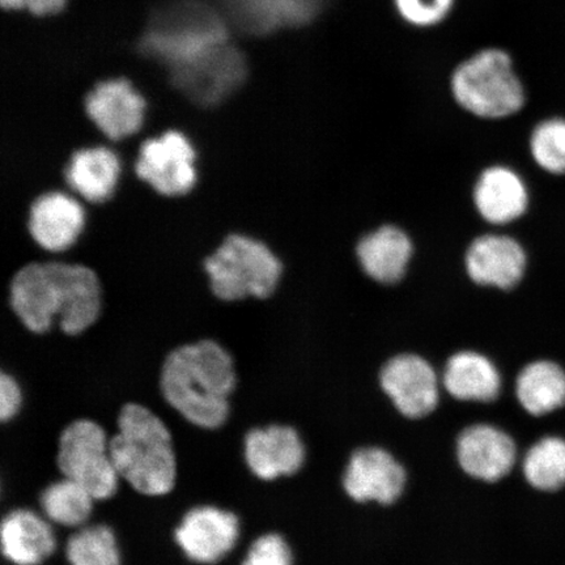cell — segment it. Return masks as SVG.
<instances>
[{
    "instance_id": "cell-34",
    "label": "cell",
    "mask_w": 565,
    "mask_h": 565,
    "mask_svg": "<svg viewBox=\"0 0 565 565\" xmlns=\"http://www.w3.org/2000/svg\"><path fill=\"white\" fill-rule=\"evenodd\" d=\"M444 397H445V395H444ZM451 401H454V399H451ZM458 404H459V402H458ZM462 405L466 407V412H468V415H469V424H470V423L472 422L471 408H470V406H469V405H466V404H462ZM406 420H407V419H405V423H406ZM405 423H404V424H402V428H404ZM402 428L399 429V433H398L397 437H395V440H394V443H393V445H392V449H393V447H394L395 441H397V439H398V436H399V434H401ZM392 449H391V450H392Z\"/></svg>"
},
{
    "instance_id": "cell-23",
    "label": "cell",
    "mask_w": 565,
    "mask_h": 565,
    "mask_svg": "<svg viewBox=\"0 0 565 565\" xmlns=\"http://www.w3.org/2000/svg\"><path fill=\"white\" fill-rule=\"evenodd\" d=\"M513 397L530 418L540 419L565 405V372L551 360L522 365L513 379Z\"/></svg>"
},
{
    "instance_id": "cell-27",
    "label": "cell",
    "mask_w": 565,
    "mask_h": 565,
    "mask_svg": "<svg viewBox=\"0 0 565 565\" xmlns=\"http://www.w3.org/2000/svg\"><path fill=\"white\" fill-rule=\"evenodd\" d=\"M70 565H121L115 532L106 525H86L70 536L66 545Z\"/></svg>"
},
{
    "instance_id": "cell-12",
    "label": "cell",
    "mask_w": 565,
    "mask_h": 565,
    "mask_svg": "<svg viewBox=\"0 0 565 565\" xmlns=\"http://www.w3.org/2000/svg\"><path fill=\"white\" fill-rule=\"evenodd\" d=\"M171 81L183 95L201 106L222 103L245 81L246 61L230 41L209 49L185 65L169 70Z\"/></svg>"
},
{
    "instance_id": "cell-5",
    "label": "cell",
    "mask_w": 565,
    "mask_h": 565,
    "mask_svg": "<svg viewBox=\"0 0 565 565\" xmlns=\"http://www.w3.org/2000/svg\"><path fill=\"white\" fill-rule=\"evenodd\" d=\"M455 102L480 119H503L524 108L525 92L513 62L501 49H483L459 65L450 79Z\"/></svg>"
},
{
    "instance_id": "cell-1",
    "label": "cell",
    "mask_w": 565,
    "mask_h": 565,
    "mask_svg": "<svg viewBox=\"0 0 565 565\" xmlns=\"http://www.w3.org/2000/svg\"><path fill=\"white\" fill-rule=\"evenodd\" d=\"M103 307L102 285L92 268L63 263H33L11 281V308L35 334L58 322L63 333L79 335L94 327Z\"/></svg>"
},
{
    "instance_id": "cell-4",
    "label": "cell",
    "mask_w": 565,
    "mask_h": 565,
    "mask_svg": "<svg viewBox=\"0 0 565 565\" xmlns=\"http://www.w3.org/2000/svg\"><path fill=\"white\" fill-rule=\"evenodd\" d=\"M227 41V19L222 11L201 0H172L148 21L139 47L148 58L172 70Z\"/></svg>"
},
{
    "instance_id": "cell-22",
    "label": "cell",
    "mask_w": 565,
    "mask_h": 565,
    "mask_svg": "<svg viewBox=\"0 0 565 565\" xmlns=\"http://www.w3.org/2000/svg\"><path fill=\"white\" fill-rule=\"evenodd\" d=\"M0 543L6 559L15 565H40L56 547L51 521L24 508L4 515Z\"/></svg>"
},
{
    "instance_id": "cell-3",
    "label": "cell",
    "mask_w": 565,
    "mask_h": 565,
    "mask_svg": "<svg viewBox=\"0 0 565 565\" xmlns=\"http://www.w3.org/2000/svg\"><path fill=\"white\" fill-rule=\"evenodd\" d=\"M117 434L109 441L119 478L146 497H164L177 482L171 430L140 404H126L118 414Z\"/></svg>"
},
{
    "instance_id": "cell-6",
    "label": "cell",
    "mask_w": 565,
    "mask_h": 565,
    "mask_svg": "<svg viewBox=\"0 0 565 565\" xmlns=\"http://www.w3.org/2000/svg\"><path fill=\"white\" fill-rule=\"evenodd\" d=\"M212 294L223 301L265 300L277 291L281 260L259 239L230 235L204 259Z\"/></svg>"
},
{
    "instance_id": "cell-13",
    "label": "cell",
    "mask_w": 565,
    "mask_h": 565,
    "mask_svg": "<svg viewBox=\"0 0 565 565\" xmlns=\"http://www.w3.org/2000/svg\"><path fill=\"white\" fill-rule=\"evenodd\" d=\"M195 159L194 147L182 132L167 131L140 146L136 172L161 195H186L196 182Z\"/></svg>"
},
{
    "instance_id": "cell-25",
    "label": "cell",
    "mask_w": 565,
    "mask_h": 565,
    "mask_svg": "<svg viewBox=\"0 0 565 565\" xmlns=\"http://www.w3.org/2000/svg\"><path fill=\"white\" fill-rule=\"evenodd\" d=\"M520 475L530 490L554 493L565 486V440L543 436L520 459Z\"/></svg>"
},
{
    "instance_id": "cell-24",
    "label": "cell",
    "mask_w": 565,
    "mask_h": 565,
    "mask_svg": "<svg viewBox=\"0 0 565 565\" xmlns=\"http://www.w3.org/2000/svg\"><path fill=\"white\" fill-rule=\"evenodd\" d=\"M121 161L106 147L82 148L66 167L67 185L90 203H104L115 193Z\"/></svg>"
},
{
    "instance_id": "cell-29",
    "label": "cell",
    "mask_w": 565,
    "mask_h": 565,
    "mask_svg": "<svg viewBox=\"0 0 565 565\" xmlns=\"http://www.w3.org/2000/svg\"><path fill=\"white\" fill-rule=\"evenodd\" d=\"M242 565H298V554L280 530H268L250 543Z\"/></svg>"
},
{
    "instance_id": "cell-8",
    "label": "cell",
    "mask_w": 565,
    "mask_h": 565,
    "mask_svg": "<svg viewBox=\"0 0 565 565\" xmlns=\"http://www.w3.org/2000/svg\"><path fill=\"white\" fill-rule=\"evenodd\" d=\"M377 380L395 412L407 420L427 419L441 405L440 369L418 351L393 353L381 364Z\"/></svg>"
},
{
    "instance_id": "cell-14",
    "label": "cell",
    "mask_w": 565,
    "mask_h": 565,
    "mask_svg": "<svg viewBox=\"0 0 565 565\" xmlns=\"http://www.w3.org/2000/svg\"><path fill=\"white\" fill-rule=\"evenodd\" d=\"M440 374L444 395L459 404L493 405L505 391L504 373L497 360L476 348L451 352Z\"/></svg>"
},
{
    "instance_id": "cell-30",
    "label": "cell",
    "mask_w": 565,
    "mask_h": 565,
    "mask_svg": "<svg viewBox=\"0 0 565 565\" xmlns=\"http://www.w3.org/2000/svg\"><path fill=\"white\" fill-rule=\"evenodd\" d=\"M402 20L415 28H430L449 17L456 0H393Z\"/></svg>"
},
{
    "instance_id": "cell-15",
    "label": "cell",
    "mask_w": 565,
    "mask_h": 565,
    "mask_svg": "<svg viewBox=\"0 0 565 565\" xmlns=\"http://www.w3.org/2000/svg\"><path fill=\"white\" fill-rule=\"evenodd\" d=\"M238 539L237 515L214 505L193 508L174 530L177 546L196 564L221 562L236 547Z\"/></svg>"
},
{
    "instance_id": "cell-32",
    "label": "cell",
    "mask_w": 565,
    "mask_h": 565,
    "mask_svg": "<svg viewBox=\"0 0 565 565\" xmlns=\"http://www.w3.org/2000/svg\"><path fill=\"white\" fill-rule=\"evenodd\" d=\"M67 0H0L3 9L28 11L35 17H51L65 9Z\"/></svg>"
},
{
    "instance_id": "cell-10",
    "label": "cell",
    "mask_w": 565,
    "mask_h": 565,
    "mask_svg": "<svg viewBox=\"0 0 565 565\" xmlns=\"http://www.w3.org/2000/svg\"><path fill=\"white\" fill-rule=\"evenodd\" d=\"M520 444L510 430L490 420H477L459 430L455 443L458 469L482 484H498L514 475Z\"/></svg>"
},
{
    "instance_id": "cell-20",
    "label": "cell",
    "mask_w": 565,
    "mask_h": 565,
    "mask_svg": "<svg viewBox=\"0 0 565 565\" xmlns=\"http://www.w3.org/2000/svg\"><path fill=\"white\" fill-rule=\"evenodd\" d=\"M414 253L412 237L393 224L366 233L356 245V258L363 273L384 286L397 285L406 277Z\"/></svg>"
},
{
    "instance_id": "cell-9",
    "label": "cell",
    "mask_w": 565,
    "mask_h": 565,
    "mask_svg": "<svg viewBox=\"0 0 565 565\" xmlns=\"http://www.w3.org/2000/svg\"><path fill=\"white\" fill-rule=\"evenodd\" d=\"M341 483L353 503L388 508L404 499L409 472L393 450L369 444L351 451Z\"/></svg>"
},
{
    "instance_id": "cell-26",
    "label": "cell",
    "mask_w": 565,
    "mask_h": 565,
    "mask_svg": "<svg viewBox=\"0 0 565 565\" xmlns=\"http://www.w3.org/2000/svg\"><path fill=\"white\" fill-rule=\"evenodd\" d=\"M96 499L79 483L63 477L41 493L40 505L45 518L66 527L86 526Z\"/></svg>"
},
{
    "instance_id": "cell-21",
    "label": "cell",
    "mask_w": 565,
    "mask_h": 565,
    "mask_svg": "<svg viewBox=\"0 0 565 565\" xmlns=\"http://www.w3.org/2000/svg\"><path fill=\"white\" fill-rule=\"evenodd\" d=\"M472 203L486 223L501 227L525 214L527 189L510 167L491 166L479 174L472 189Z\"/></svg>"
},
{
    "instance_id": "cell-7",
    "label": "cell",
    "mask_w": 565,
    "mask_h": 565,
    "mask_svg": "<svg viewBox=\"0 0 565 565\" xmlns=\"http://www.w3.org/2000/svg\"><path fill=\"white\" fill-rule=\"evenodd\" d=\"M109 441L100 424L89 419L70 423L60 436L56 465L62 476L83 486L96 501L115 497L121 480Z\"/></svg>"
},
{
    "instance_id": "cell-2",
    "label": "cell",
    "mask_w": 565,
    "mask_h": 565,
    "mask_svg": "<svg viewBox=\"0 0 565 565\" xmlns=\"http://www.w3.org/2000/svg\"><path fill=\"white\" fill-rule=\"evenodd\" d=\"M236 385L231 353L211 339L180 345L161 366L162 397L195 427L216 429L227 423Z\"/></svg>"
},
{
    "instance_id": "cell-31",
    "label": "cell",
    "mask_w": 565,
    "mask_h": 565,
    "mask_svg": "<svg viewBox=\"0 0 565 565\" xmlns=\"http://www.w3.org/2000/svg\"><path fill=\"white\" fill-rule=\"evenodd\" d=\"M23 406V391L15 377L9 373L0 374V419L10 422Z\"/></svg>"
},
{
    "instance_id": "cell-19",
    "label": "cell",
    "mask_w": 565,
    "mask_h": 565,
    "mask_svg": "<svg viewBox=\"0 0 565 565\" xmlns=\"http://www.w3.org/2000/svg\"><path fill=\"white\" fill-rule=\"evenodd\" d=\"M86 225V211L82 204L61 192L42 194L32 203L30 230L33 242L41 249L60 253L70 249Z\"/></svg>"
},
{
    "instance_id": "cell-28",
    "label": "cell",
    "mask_w": 565,
    "mask_h": 565,
    "mask_svg": "<svg viewBox=\"0 0 565 565\" xmlns=\"http://www.w3.org/2000/svg\"><path fill=\"white\" fill-rule=\"evenodd\" d=\"M533 159L545 171L565 173V121L548 119L535 127L530 138Z\"/></svg>"
},
{
    "instance_id": "cell-18",
    "label": "cell",
    "mask_w": 565,
    "mask_h": 565,
    "mask_svg": "<svg viewBox=\"0 0 565 565\" xmlns=\"http://www.w3.org/2000/svg\"><path fill=\"white\" fill-rule=\"evenodd\" d=\"M227 21L237 30L264 35L306 25L323 9L324 0H217Z\"/></svg>"
},
{
    "instance_id": "cell-11",
    "label": "cell",
    "mask_w": 565,
    "mask_h": 565,
    "mask_svg": "<svg viewBox=\"0 0 565 565\" xmlns=\"http://www.w3.org/2000/svg\"><path fill=\"white\" fill-rule=\"evenodd\" d=\"M308 457V444L291 423H267L245 435V463L260 482L277 483L298 477L306 469Z\"/></svg>"
},
{
    "instance_id": "cell-33",
    "label": "cell",
    "mask_w": 565,
    "mask_h": 565,
    "mask_svg": "<svg viewBox=\"0 0 565 565\" xmlns=\"http://www.w3.org/2000/svg\"><path fill=\"white\" fill-rule=\"evenodd\" d=\"M445 397H447V395H445ZM466 405H469V406H470V408H471L472 422H477V420H478V418H477V407H476V405H471V404H466ZM402 422H405V419H402ZM402 422H401V424H399L398 429H401L402 424H404V423H402ZM472 422H471V423H472ZM398 429H397V433H395V435H394V437H393V440H392L391 445H388V449H392V445H393V443H394V440H395V437H397V435H398V433H399V430H398Z\"/></svg>"
},
{
    "instance_id": "cell-16",
    "label": "cell",
    "mask_w": 565,
    "mask_h": 565,
    "mask_svg": "<svg viewBox=\"0 0 565 565\" xmlns=\"http://www.w3.org/2000/svg\"><path fill=\"white\" fill-rule=\"evenodd\" d=\"M524 247L511 236L486 233L472 239L466 249L463 265L469 279L479 287L510 291L524 278Z\"/></svg>"
},
{
    "instance_id": "cell-17",
    "label": "cell",
    "mask_w": 565,
    "mask_h": 565,
    "mask_svg": "<svg viewBox=\"0 0 565 565\" xmlns=\"http://www.w3.org/2000/svg\"><path fill=\"white\" fill-rule=\"evenodd\" d=\"M84 105L90 121L113 141L134 136L145 122L146 100L126 79L98 83Z\"/></svg>"
}]
</instances>
